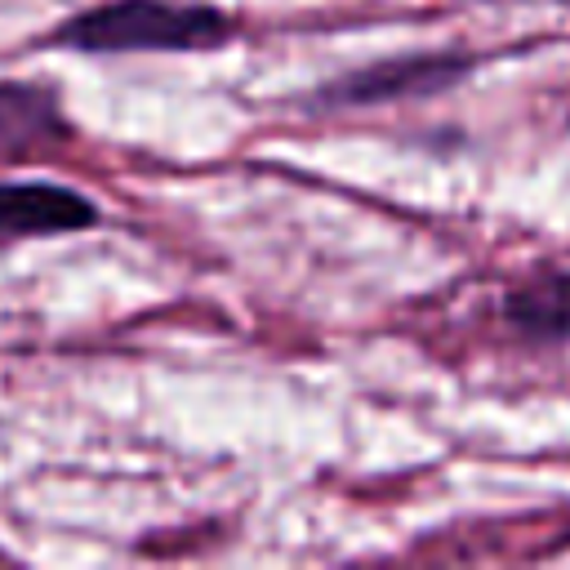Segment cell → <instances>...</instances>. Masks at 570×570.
I'll list each match as a JSON object with an SVG mask.
<instances>
[{
  "mask_svg": "<svg viewBox=\"0 0 570 570\" xmlns=\"http://www.w3.org/2000/svg\"><path fill=\"white\" fill-rule=\"evenodd\" d=\"M557 548H570V525H566V530L557 534Z\"/></svg>",
  "mask_w": 570,
  "mask_h": 570,
  "instance_id": "6",
  "label": "cell"
},
{
  "mask_svg": "<svg viewBox=\"0 0 570 570\" xmlns=\"http://www.w3.org/2000/svg\"><path fill=\"white\" fill-rule=\"evenodd\" d=\"M476 71V53L468 49H414L392 53L352 71L321 80L307 94L312 111H356V107H387V102H419L463 85Z\"/></svg>",
  "mask_w": 570,
  "mask_h": 570,
  "instance_id": "2",
  "label": "cell"
},
{
  "mask_svg": "<svg viewBox=\"0 0 570 570\" xmlns=\"http://www.w3.org/2000/svg\"><path fill=\"white\" fill-rule=\"evenodd\" d=\"M512 334L525 343H570V267H543L503 289L499 303Z\"/></svg>",
  "mask_w": 570,
  "mask_h": 570,
  "instance_id": "5",
  "label": "cell"
},
{
  "mask_svg": "<svg viewBox=\"0 0 570 570\" xmlns=\"http://www.w3.org/2000/svg\"><path fill=\"white\" fill-rule=\"evenodd\" d=\"M240 40L236 13L214 0H102L53 22L31 49L49 53H214Z\"/></svg>",
  "mask_w": 570,
  "mask_h": 570,
  "instance_id": "1",
  "label": "cell"
},
{
  "mask_svg": "<svg viewBox=\"0 0 570 570\" xmlns=\"http://www.w3.org/2000/svg\"><path fill=\"white\" fill-rule=\"evenodd\" d=\"M102 223V205L80 187L49 178H0V254H13L27 240L98 232Z\"/></svg>",
  "mask_w": 570,
  "mask_h": 570,
  "instance_id": "3",
  "label": "cell"
},
{
  "mask_svg": "<svg viewBox=\"0 0 570 570\" xmlns=\"http://www.w3.org/2000/svg\"><path fill=\"white\" fill-rule=\"evenodd\" d=\"M481 4H494V0H481Z\"/></svg>",
  "mask_w": 570,
  "mask_h": 570,
  "instance_id": "7",
  "label": "cell"
},
{
  "mask_svg": "<svg viewBox=\"0 0 570 570\" xmlns=\"http://www.w3.org/2000/svg\"><path fill=\"white\" fill-rule=\"evenodd\" d=\"M76 138L62 98L45 80H0V169L62 151Z\"/></svg>",
  "mask_w": 570,
  "mask_h": 570,
  "instance_id": "4",
  "label": "cell"
}]
</instances>
